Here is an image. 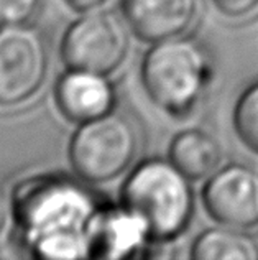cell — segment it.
<instances>
[{
	"instance_id": "9",
	"label": "cell",
	"mask_w": 258,
	"mask_h": 260,
	"mask_svg": "<svg viewBox=\"0 0 258 260\" xmlns=\"http://www.w3.org/2000/svg\"><path fill=\"white\" fill-rule=\"evenodd\" d=\"M54 99L61 114L76 124L104 117L117 107V91L107 74L72 68L59 76Z\"/></svg>"
},
{
	"instance_id": "6",
	"label": "cell",
	"mask_w": 258,
	"mask_h": 260,
	"mask_svg": "<svg viewBox=\"0 0 258 260\" xmlns=\"http://www.w3.org/2000/svg\"><path fill=\"white\" fill-rule=\"evenodd\" d=\"M50 54L43 33L28 23L0 26V106H18L45 84Z\"/></svg>"
},
{
	"instance_id": "3",
	"label": "cell",
	"mask_w": 258,
	"mask_h": 260,
	"mask_svg": "<svg viewBox=\"0 0 258 260\" xmlns=\"http://www.w3.org/2000/svg\"><path fill=\"white\" fill-rule=\"evenodd\" d=\"M120 203L143 219L155 242L174 241L194 216L191 178L171 160L148 158L128 175Z\"/></svg>"
},
{
	"instance_id": "14",
	"label": "cell",
	"mask_w": 258,
	"mask_h": 260,
	"mask_svg": "<svg viewBox=\"0 0 258 260\" xmlns=\"http://www.w3.org/2000/svg\"><path fill=\"white\" fill-rule=\"evenodd\" d=\"M40 4L42 0H0V26L26 23Z\"/></svg>"
},
{
	"instance_id": "2",
	"label": "cell",
	"mask_w": 258,
	"mask_h": 260,
	"mask_svg": "<svg viewBox=\"0 0 258 260\" xmlns=\"http://www.w3.org/2000/svg\"><path fill=\"white\" fill-rule=\"evenodd\" d=\"M214 79V63L198 38L178 35L153 43L141 63V83L156 106L182 119L196 111Z\"/></svg>"
},
{
	"instance_id": "10",
	"label": "cell",
	"mask_w": 258,
	"mask_h": 260,
	"mask_svg": "<svg viewBox=\"0 0 258 260\" xmlns=\"http://www.w3.org/2000/svg\"><path fill=\"white\" fill-rule=\"evenodd\" d=\"M122 9L135 35L156 43L188 30L198 15L199 0H122Z\"/></svg>"
},
{
	"instance_id": "12",
	"label": "cell",
	"mask_w": 258,
	"mask_h": 260,
	"mask_svg": "<svg viewBox=\"0 0 258 260\" xmlns=\"http://www.w3.org/2000/svg\"><path fill=\"white\" fill-rule=\"evenodd\" d=\"M196 260H258V241L240 228H210L194 239Z\"/></svg>"
},
{
	"instance_id": "8",
	"label": "cell",
	"mask_w": 258,
	"mask_h": 260,
	"mask_svg": "<svg viewBox=\"0 0 258 260\" xmlns=\"http://www.w3.org/2000/svg\"><path fill=\"white\" fill-rule=\"evenodd\" d=\"M152 239L148 225L125 204H104L91 231L92 258H132L145 255Z\"/></svg>"
},
{
	"instance_id": "16",
	"label": "cell",
	"mask_w": 258,
	"mask_h": 260,
	"mask_svg": "<svg viewBox=\"0 0 258 260\" xmlns=\"http://www.w3.org/2000/svg\"><path fill=\"white\" fill-rule=\"evenodd\" d=\"M107 0H66V4L78 13H87L92 10H99Z\"/></svg>"
},
{
	"instance_id": "17",
	"label": "cell",
	"mask_w": 258,
	"mask_h": 260,
	"mask_svg": "<svg viewBox=\"0 0 258 260\" xmlns=\"http://www.w3.org/2000/svg\"><path fill=\"white\" fill-rule=\"evenodd\" d=\"M7 217H9V201H7L4 188L0 186V232H2L5 228Z\"/></svg>"
},
{
	"instance_id": "15",
	"label": "cell",
	"mask_w": 258,
	"mask_h": 260,
	"mask_svg": "<svg viewBox=\"0 0 258 260\" xmlns=\"http://www.w3.org/2000/svg\"><path fill=\"white\" fill-rule=\"evenodd\" d=\"M217 10L230 18H242L258 9V0H212Z\"/></svg>"
},
{
	"instance_id": "1",
	"label": "cell",
	"mask_w": 258,
	"mask_h": 260,
	"mask_svg": "<svg viewBox=\"0 0 258 260\" xmlns=\"http://www.w3.org/2000/svg\"><path fill=\"white\" fill-rule=\"evenodd\" d=\"M86 183L48 173L17 184L13 217L23 244L35 257L92 258L91 231L105 203Z\"/></svg>"
},
{
	"instance_id": "13",
	"label": "cell",
	"mask_w": 258,
	"mask_h": 260,
	"mask_svg": "<svg viewBox=\"0 0 258 260\" xmlns=\"http://www.w3.org/2000/svg\"><path fill=\"white\" fill-rule=\"evenodd\" d=\"M234 124L242 142L258 153V83L245 89L237 101Z\"/></svg>"
},
{
	"instance_id": "4",
	"label": "cell",
	"mask_w": 258,
	"mask_h": 260,
	"mask_svg": "<svg viewBox=\"0 0 258 260\" xmlns=\"http://www.w3.org/2000/svg\"><path fill=\"white\" fill-rule=\"evenodd\" d=\"M138 150V135L132 120L110 112L79 124L69 142V161L87 183H107L132 165Z\"/></svg>"
},
{
	"instance_id": "11",
	"label": "cell",
	"mask_w": 258,
	"mask_h": 260,
	"mask_svg": "<svg viewBox=\"0 0 258 260\" xmlns=\"http://www.w3.org/2000/svg\"><path fill=\"white\" fill-rule=\"evenodd\" d=\"M169 160L191 180L210 176L222 161V147L202 128H186L169 143Z\"/></svg>"
},
{
	"instance_id": "5",
	"label": "cell",
	"mask_w": 258,
	"mask_h": 260,
	"mask_svg": "<svg viewBox=\"0 0 258 260\" xmlns=\"http://www.w3.org/2000/svg\"><path fill=\"white\" fill-rule=\"evenodd\" d=\"M130 38L125 23L114 12L92 10L72 22L61 42L67 68L112 74L127 58Z\"/></svg>"
},
{
	"instance_id": "7",
	"label": "cell",
	"mask_w": 258,
	"mask_h": 260,
	"mask_svg": "<svg viewBox=\"0 0 258 260\" xmlns=\"http://www.w3.org/2000/svg\"><path fill=\"white\" fill-rule=\"evenodd\" d=\"M202 203L217 222L253 228L258 224V173L242 163L217 168L202 188Z\"/></svg>"
}]
</instances>
